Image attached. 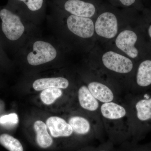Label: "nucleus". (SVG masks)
<instances>
[{"mask_svg":"<svg viewBox=\"0 0 151 151\" xmlns=\"http://www.w3.org/2000/svg\"><path fill=\"white\" fill-rule=\"evenodd\" d=\"M57 55L56 49L51 44L37 40L34 43L32 51L28 54L27 62L33 66L40 65L52 61Z\"/></svg>","mask_w":151,"mask_h":151,"instance_id":"5","label":"nucleus"},{"mask_svg":"<svg viewBox=\"0 0 151 151\" xmlns=\"http://www.w3.org/2000/svg\"><path fill=\"white\" fill-rule=\"evenodd\" d=\"M86 86L93 96L101 103L121 100L115 90L102 82L92 81Z\"/></svg>","mask_w":151,"mask_h":151,"instance_id":"11","label":"nucleus"},{"mask_svg":"<svg viewBox=\"0 0 151 151\" xmlns=\"http://www.w3.org/2000/svg\"><path fill=\"white\" fill-rule=\"evenodd\" d=\"M122 4L125 6H130L134 4L137 0H119Z\"/></svg>","mask_w":151,"mask_h":151,"instance_id":"21","label":"nucleus"},{"mask_svg":"<svg viewBox=\"0 0 151 151\" xmlns=\"http://www.w3.org/2000/svg\"><path fill=\"white\" fill-rule=\"evenodd\" d=\"M134 81L133 93L131 94L151 91V58L143 60L138 64Z\"/></svg>","mask_w":151,"mask_h":151,"instance_id":"7","label":"nucleus"},{"mask_svg":"<svg viewBox=\"0 0 151 151\" xmlns=\"http://www.w3.org/2000/svg\"><path fill=\"white\" fill-rule=\"evenodd\" d=\"M0 145L9 151H24L21 142L9 134L0 135Z\"/></svg>","mask_w":151,"mask_h":151,"instance_id":"16","label":"nucleus"},{"mask_svg":"<svg viewBox=\"0 0 151 151\" xmlns=\"http://www.w3.org/2000/svg\"><path fill=\"white\" fill-rule=\"evenodd\" d=\"M68 28L75 35L83 38L92 37L94 31V23L89 18L70 14L67 19Z\"/></svg>","mask_w":151,"mask_h":151,"instance_id":"9","label":"nucleus"},{"mask_svg":"<svg viewBox=\"0 0 151 151\" xmlns=\"http://www.w3.org/2000/svg\"><path fill=\"white\" fill-rule=\"evenodd\" d=\"M125 102L129 108L132 141L137 143L151 132V91L129 94Z\"/></svg>","mask_w":151,"mask_h":151,"instance_id":"2","label":"nucleus"},{"mask_svg":"<svg viewBox=\"0 0 151 151\" xmlns=\"http://www.w3.org/2000/svg\"><path fill=\"white\" fill-rule=\"evenodd\" d=\"M44 4V0H9L7 6L11 9L24 8L31 12L41 10Z\"/></svg>","mask_w":151,"mask_h":151,"instance_id":"15","label":"nucleus"},{"mask_svg":"<svg viewBox=\"0 0 151 151\" xmlns=\"http://www.w3.org/2000/svg\"><path fill=\"white\" fill-rule=\"evenodd\" d=\"M62 5L66 12L76 16L90 18L96 12L93 4L84 0H65Z\"/></svg>","mask_w":151,"mask_h":151,"instance_id":"12","label":"nucleus"},{"mask_svg":"<svg viewBox=\"0 0 151 151\" xmlns=\"http://www.w3.org/2000/svg\"><path fill=\"white\" fill-rule=\"evenodd\" d=\"M2 55H3L2 54V53H1V49H0V58L4 57H3V56H2Z\"/></svg>","mask_w":151,"mask_h":151,"instance_id":"23","label":"nucleus"},{"mask_svg":"<svg viewBox=\"0 0 151 151\" xmlns=\"http://www.w3.org/2000/svg\"><path fill=\"white\" fill-rule=\"evenodd\" d=\"M69 86L68 80L62 77L39 78L36 80L32 84L34 89L37 91L54 87L66 89Z\"/></svg>","mask_w":151,"mask_h":151,"instance_id":"14","label":"nucleus"},{"mask_svg":"<svg viewBox=\"0 0 151 151\" xmlns=\"http://www.w3.org/2000/svg\"><path fill=\"white\" fill-rule=\"evenodd\" d=\"M113 143L108 140L103 142L99 146L89 145L79 149L78 151H117Z\"/></svg>","mask_w":151,"mask_h":151,"instance_id":"19","label":"nucleus"},{"mask_svg":"<svg viewBox=\"0 0 151 151\" xmlns=\"http://www.w3.org/2000/svg\"><path fill=\"white\" fill-rule=\"evenodd\" d=\"M100 112L108 140L114 145L131 142L129 108L125 101L121 100L101 103Z\"/></svg>","mask_w":151,"mask_h":151,"instance_id":"1","label":"nucleus"},{"mask_svg":"<svg viewBox=\"0 0 151 151\" xmlns=\"http://www.w3.org/2000/svg\"><path fill=\"white\" fill-rule=\"evenodd\" d=\"M117 151H151V141L145 144L126 142L120 145Z\"/></svg>","mask_w":151,"mask_h":151,"instance_id":"18","label":"nucleus"},{"mask_svg":"<svg viewBox=\"0 0 151 151\" xmlns=\"http://www.w3.org/2000/svg\"><path fill=\"white\" fill-rule=\"evenodd\" d=\"M35 133V142L41 149H50L54 145L53 138L49 134L46 124L41 121H37L34 124Z\"/></svg>","mask_w":151,"mask_h":151,"instance_id":"13","label":"nucleus"},{"mask_svg":"<svg viewBox=\"0 0 151 151\" xmlns=\"http://www.w3.org/2000/svg\"><path fill=\"white\" fill-rule=\"evenodd\" d=\"M19 119L16 113H12L7 115H4L0 118V124H4L6 123L16 124L18 123Z\"/></svg>","mask_w":151,"mask_h":151,"instance_id":"20","label":"nucleus"},{"mask_svg":"<svg viewBox=\"0 0 151 151\" xmlns=\"http://www.w3.org/2000/svg\"><path fill=\"white\" fill-rule=\"evenodd\" d=\"M102 62L107 69L118 74L132 73L134 65L129 58L113 51H108L103 54Z\"/></svg>","mask_w":151,"mask_h":151,"instance_id":"6","label":"nucleus"},{"mask_svg":"<svg viewBox=\"0 0 151 151\" xmlns=\"http://www.w3.org/2000/svg\"><path fill=\"white\" fill-rule=\"evenodd\" d=\"M138 41V35L136 32L130 30L122 32L116 38V44L119 49L125 52L132 59L138 58L140 51L136 47Z\"/></svg>","mask_w":151,"mask_h":151,"instance_id":"10","label":"nucleus"},{"mask_svg":"<svg viewBox=\"0 0 151 151\" xmlns=\"http://www.w3.org/2000/svg\"><path fill=\"white\" fill-rule=\"evenodd\" d=\"M63 94L61 89L58 88H49L44 89L40 94L42 102L46 105H52Z\"/></svg>","mask_w":151,"mask_h":151,"instance_id":"17","label":"nucleus"},{"mask_svg":"<svg viewBox=\"0 0 151 151\" xmlns=\"http://www.w3.org/2000/svg\"><path fill=\"white\" fill-rule=\"evenodd\" d=\"M151 14V22L150 23V24L148 26L147 28V32L148 36L149 38H150V40L151 41V12H150Z\"/></svg>","mask_w":151,"mask_h":151,"instance_id":"22","label":"nucleus"},{"mask_svg":"<svg viewBox=\"0 0 151 151\" xmlns=\"http://www.w3.org/2000/svg\"><path fill=\"white\" fill-rule=\"evenodd\" d=\"M46 125L52 138L66 140V148L79 147L72 127L64 119L58 116H52L47 120Z\"/></svg>","mask_w":151,"mask_h":151,"instance_id":"4","label":"nucleus"},{"mask_svg":"<svg viewBox=\"0 0 151 151\" xmlns=\"http://www.w3.org/2000/svg\"><path fill=\"white\" fill-rule=\"evenodd\" d=\"M94 30L98 35L105 38L111 39L116 37L118 31L116 15L110 12L101 14L95 22Z\"/></svg>","mask_w":151,"mask_h":151,"instance_id":"8","label":"nucleus"},{"mask_svg":"<svg viewBox=\"0 0 151 151\" xmlns=\"http://www.w3.org/2000/svg\"><path fill=\"white\" fill-rule=\"evenodd\" d=\"M77 96L80 107L103 133L104 130L100 112L101 103L93 96L86 85L79 87Z\"/></svg>","mask_w":151,"mask_h":151,"instance_id":"3","label":"nucleus"}]
</instances>
